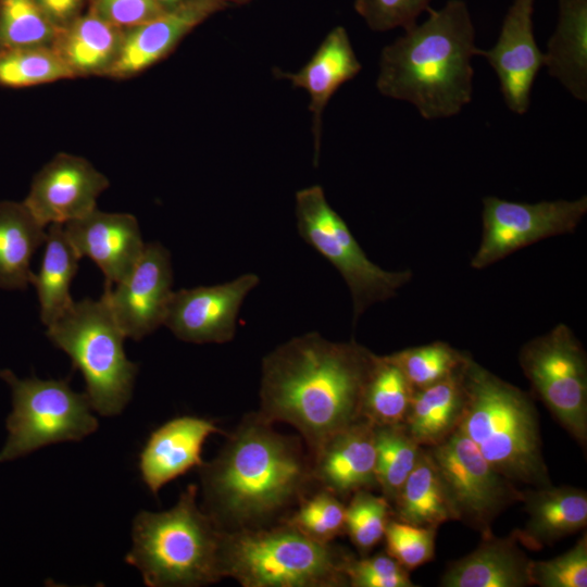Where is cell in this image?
<instances>
[{"label": "cell", "mask_w": 587, "mask_h": 587, "mask_svg": "<svg viewBox=\"0 0 587 587\" xmlns=\"http://www.w3.org/2000/svg\"><path fill=\"white\" fill-rule=\"evenodd\" d=\"M36 2L61 29L84 12L88 0H36Z\"/></svg>", "instance_id": "cell-42"}, {"label": "cell", "mask_w": 587, "mask_h": 587, "mask_svg": "<svg viewBox=\"0 0 587 587\" xmlns=\"http://www.w3.org/2000/svg\"><path fill=\"white\" fill-rule=\"evenodd\" d=\"M58 32L36 0H0V51L52 46Z\"/></svg>", "instance_id": "cell-33"}, {"label": "cell", "mask_w": 587, "mask_h": 587, "mask_svg": "<svg viewBox=\"0 0 587 587\" xmlns=\"http://www.w3.org/2000/svg\"><path fill=\"white\" fill-rule=\"evenodd\" d=\"M520 366L533 392L582 447L587 445V355L573 330L560 323L525 342Z\"/></svg>", "instance_id": "cell-10"}, {"label": "cell", "mask_w": 587, "mask_h": 587, "mask_svg": "<svg viewBox=\"0 0 587 587\" xmlns=\"http://www.w3.org/2000/svg\"><path fill=\"white\" fill-rule=\"evenodd\" d=\"M346 505L333 492L322 488L304 496L286 522L321 542H332L345 533Z\"/></svg>", "instance_id": "cell-36"}, {"label": "cell", "mask_w": 587, "mask_h": 587, "mask_svg": "<svg viewBox=\"0 0 587 587\" xmlns=\"http://www.w3.org/2000/svg\"><path fill=\"white\" fill-rule=\"evenodd\" d=\"M465 394L459 428L486 461L513 483L551 485L539 416L529 394L503 380L471 354L462 369Z\"/></svg>", "instance_id": "cell-4"}, {"label": "cell", "mask_w": 587, "mask_h": 587, "mask_svg": "<svg viewBox=\"0 0 587 587\" xmlns=\"http://www.w3.org/2000/svg\"><path fill=\"white\" fill-rule=\"evenodd\" d=\"M47 328L49 339L82 372L91 409L102 416L121 414L132 398L137 365L126 358V337L104 296L74 302Z\"/></svg>", "instance_id": "cell-7"}, {"label": "cell", "mask_w": 587, "mask_h": 587, "mask_svg": "<svg viewBox=\"0 0 587 587\" xmlns=\"http://www.w3.org/2000/svg\"><path fill=\"white\" fill-rule=\"evenodd\" d=\"M0 378L10 385L13 403L0 462L52 444L79 441L97 430L87 394L74 391L67 380L18 379L9 370L0 371Z\"/></svg>", "instance_id": "cell-9"}, {"label": "cell", "mask_w": 587, "mask_h": 587, "mask_svg": "<svg viewBox=\"0 0 587 587\" xmlns=\"http://www.w3.org/2000/svg\"><path fill=\"white\" fill-rule=\"evenodd\" d=\"M415 389L386 355H377L362 404V416L375 426L403 424Z\"/></svg>", "instance_id": "cell-30"}, {"label": "cell", "mask_w": 587, "mask_h": 587, "mask_svg": "<svg viewBox=\"0 0 587 587\" xmlns=\"http://www.w3.org/2000/svg\"><path fill=\"white\" fill-rule=\"evenodd\" d=\"M391 508L394 520L415 526L438 528L454 521L439 470L427 448H423Z\"/></svg>", "instance_id": "cell-28"}, {"label": "cell", "mask_w": 587, "mask_h": 587, "mask_svg": "<svg viewBox=\"0 0 587 587\" xmlns=\"http://www.w3.org/2000/svg\"><path fill=\"white\" fill-rule=\"evenodd\" d=\"M344 573L351 587H416L409 571L387 552L361 559L351 554Z\"/></svg>", "instance_id": "cell-39"}, {"label": "cell", "mask_w": 587, "mask_h": 587, "mask_svg": "<svg viewBox=\"0 0 587 587\" xmlns=\"http://www.w3.org/2000/svg\"><path fill=\"white\" fill-rule=\"evenodd\" d=\"M38 274L30 277L40 304V319L46 326L58 321L74 303L70 285L80 259L70 242L63 224H51Z\"/></svg>", "instance_id": "cell-29"}, {"label": "cell", "mask_w": 587, "mask_h": 587, "mask_svg": "<svg viewBox=\"0 0 587 587\" xmlns=\"http://www.w3.org/2000/svg\"><path fill=\"white\" fill-rule=\"evenodd\" d=\"M375 446L378 488L392 505L424 447L412 438L404 424L375 426Z\"/></svg>", "instance_id": "cell-31"}, {"label": "cell", "mask_w": 587, "mask_h": 587, "mask_svg": "<svg viewBox=\"0 0 587 587\" xmlns=\"http://www.w3.org/2000/svg\"><path fill=\"white\" fill-rule=\"evenodd\" d=\"M172 284L170 252L159 242H149L115 289L105 285L103 296L125 337L139 340L163 324Z\"/></svg>", "instance_id": "cell-14"}, {"label": "cell", "mask_w": 587, "mask_h": 587, "mask_svg": "<svg viewBox=\"0 0 587 587\" xmlns=\"http://www.w3.org/2000/svg\"><path fill=\"white\" fill-rule=\"evenodd\" d=\"M535 1L513 0L496 43L478 49L498 77L503 102L517 115L528 111L534 83L544 67V52L534 34Z\"/></svg>", "instance_id": "cell-16"}, {"label": "cell", "mask_w": 587, "mask_h": 587, "mask_svg": "<svg viewBox=\"0 0 587 587\" xmlns=\"http://www.w3.org/2000/svg\"><path fill=\"white\" fill-rule=\"evenodd\" d=\"M109 185L88 160L62 152L36 173L23 203L43 226L66 224L93 211Z\"/></svg>", "instance_id": "cell-15"}, {"label": "cell", "mask_w": 587, "mask_h": 587, "mask_svg": "<svg viewBox=\"0 0 587 587\" xmlns=\"http://www.w3.org/2000/svg\"><path fill=\"white\" fill-rule=\"evenodd\" d=\"M527 521L514 529L520 545L541 550L587 524V494L573 486H542L523 491Z\"/></svg>", "instance_id": "cell-22"}, {"label": "cell", "mask_w": 587, "mask_h": 587, "mask_svg": "<svg viewBox=\"0 0 587 587\" xmlns=\"http://www.w3.org/2000/svg\"><path fill=\"white\" fill-rule=\"evenodd\" d=\"M467 352L460 351L445 341L410 347L387 354L417 390L430 386L458 372L465 363Z\"/></svg>", "instance_id": "cell-34"}, {"label": "cell", "mask_w": 587, "mask_h": 587, "mask_svg": "<svg viewBox=\"0 0 587 587\" xmlns=\"http://www.w3.org/2000/svg\"><path fill=\"white\" fill-rule=\"evenodd\" d=\"M89 9L109 23L127 29L165 12L152 0H88Z\"/></svg>", "instance_id": "cell-41"}, {"label": "cell", "mask_w": 587, "mask_h": 587, "mask_svg": "<svg viewBox=\"0 0 587 587\" xmlns=\"http://www.w3.org/2000/svg\"><path fill=\"white\" fill-rule=\"evenodd\" d=\"M259 412L246 416L200 466L205 508L223 530L268 524L297 505L315 480L301 440L277 433Z\"/></svg>", "instance_id": "cell-2"}, {"label": "cell", "mask_w": 587, "mask_h": 587, "mask_svg": "<svg viewBox=\"0 0 587 587\" xmlns=\"http://www.w3.org/2000/svg\"><path fill=\"white\" fill-rule=\"evenodd\" d=\"M300 236L339 272L351 298L353 323L376 302L394 298L413 277L411 270L386 271L373 263L320 185L296 192Z\"/></svg>", "instance_id": "cell-8"}, {"label": "cell", "mask_w": 587, "mask_h": 587, "mask_svg": "<svg viewBox=\"0 0 587 587\" xmlns=\"http://www.w3.org/2000/svg\"><path fill=\"white\" fill-rule=\"evenodd\" d=\"M234 1H237V2H242V1H246V0H234Z\"/></svg>", "instance_id": "cell-44"}, {"label": "cell", "mask_w": 587, "mask_h": 587, "mask_svg": "<svg viewBox=\"0 0 587 587\" xmlns=\"http://www.w3.org/2000/svg\"><path fill=\"white\" fill-rule=\"evenodd\" d=\"M530 585L539 587L587 586V536H584L565 553L551 560L530 561Z\"/></svg>", "instance_id": "cell-38"}, {"label": "cell", "mask_w": 587, "mask_h": 587, "mask_svg": "<svg viewBox=\"0 0 587 587\" xmlns=\"http://www.w3.org/2000/svg\"><path fill=\"white\" fill-rule=\"evenodd\" d=\"M63 226L79 258L95 261L109 286L129 275L145 248L138 222L129 213H109L96 208Z\"/></svg>", "instance_id": "cell-18"}, {"label": "cell", "mask_w": 587, "mask_h": 587, "mask_svg": "<svg viewBox=\"0 0 587 587\" xmlns=\"http://www.w3.org/2000/svg\"><path fill=\"white\" fill-rule=\"evenodd\" d=\"M259 283L257 274L247 273L224 284L173 291L163 325L187 342L230 341L239 309Z\"/></svg>", "instance_id": "cell-13"}, {"label": "cell", "mask_w": 587, "mask_h": 587, "mask_svg": "<svg viewBox=\"0 0 587 587\" xmlns=\"http://www.w3.org/2000/svg\"><path fill=\"white\" fill-rule=\"evenodd\" d=\"M586 213V196L535 203L486 196L482 239L470 265L482 270L542 239L573 233Z\"/></svg>", "instance_id": "cell-12"}, {"label": "cell", "mask_w": 587, "mask_h": 587, "mask_svg": "<svg viewBox=\"0 0 587 587\" xmlns=\"http://www.w3.org/2000/svg\"><path fill=\"white\" fill-rule=\"evenodd\" d=\"M462 369L414 391L403 424L420 446H436L458 428L465 400Z\"/></svg>", "instance_id": "cell-26"}, {"label": "cell", "mask_w": 587, "mask_h": 587, "mask_svg": "<svg viewBox=\"0 0 587 587\" xmlns=\"http://www.w3.org/2000/svg\"><path fill=\"white\" fill-rule=\"evenodd\" d=\"M476 29L464 0L429 8L427 18L404 29L379 55L376 88L412 104L425 120L458 115L473 99Z\"/></svg>", "instance_id": "cell-3"}, {"label": "cell", "mask_w": 587, "mask_h": 587, "mask_svg": "<svg viewBox=\"0 0 587 587\" xmlns=\"http://www.w3.org/2000/svg\"><path fill=\"white\" fill-rule=\"evenodd\" d=\"M222 430L208 419L178 416L155 428L139 454L142 482L157 495L168 482L203 464L201 452L209 436Z\"/></svg>", "instance_id": "cell-20"}, {"label": "cell", "mask_w": 587, "mask_h": 587, "mask_svg": "<svg viewBox=\"0 0 587 587\" xmlns=\"http://www.w3.org/2000/svg\"><path fill=\"white\" fill-rule=\"evenodd\" d=\"M155 2L159 7H161L163 10H172L189 0H152Z\"/></svg>", "instance_id": "cell-43"}, {"label": "cell", "mask_w": 587, "mask_h": 587, "mask_svg": "<svg viewBox=\"0 0 587 587\" xmlns=\"http://www.w3.org/2000/svg\"><path fill=\"white\" fill-rule=\"evenodd\" d=\"M437 528L422 527L391 519L384 539L386 552L405 570H414L434 559Z\"/></svg>", "instance_id": "cell-37"}, {"label": "cell", "mask_w": 587, "mask_h": 587, "mask_svg": "<svg viewBox=\"0 0 587 587\" xmlns=\"http://www.w3.org/2000/svg\"><path fill=\"white\" fill-rule=\"evenodd\" d=\"M362 70L344 26L334 27L323 39L311 59L297 72L277 70V77L287 79L296 88L309 95L314 137V162L321 150L323 112L334 93L345 83L353 79Z\"/></svg>", "instance_id": "cell-21"}, {"label": "cell", "mask_w": 587, "mask_h": 587, "mask_svg": "<svg viewBox=\"0 0 587 587\" xmlns=\"http://www.w3.org/2000/svg\"><path fill=\"white\" fill-rule=\"evenodd\" d=\"M530 559L512 532L507 537H482L467 555L452 561L444 572L441 587H525L530 585Z\"/></svg>", "instance_id": "cell-23"}, {"label": "cell", "mask_w": 587, "mask_h": 587, "mask_svg": "<svg viewBox=\"0 0 587 587\" xmlns=\"http://www.w3.org/2000/svg\"><path fill=\"white\" fill-rule=\"evenodd\" d=\"M75 78L52 46L0 51V86L26 88Z\"/></svg>", "instance_id": "cell-32"}, {"label": "cell", "mask_w": 587, "mask_h": 587, "mask_svg": "<svg viewBox=\"0 0 587 587\" xmlns=\"http://www.w3.org/2000/svg\"><path fill=\"white\" fill-rule=\"evenodd\" d=\"M350 555L284 520L224 530L221 570L245 587H341L348 586L344 565Z\"/></svg>", "instance_id": "cell-6"}, {"label": "cell", "mask_w": 587, "mask_h": 587, "mask_svg": "<svg viewBox=\"0 0 587 587\" xmlns=\"http://www.w3.org/2000/svg\"><path fill=\"white\" fill-rule=\"evenodd\" d=\"M433 0H354L358 14L373 32L403 30L417 23Z\"/></svg>", "instance_id": "cell-40"}, {"label": "cell", "mask_w": 587, "mask_h": 587, "mask_svg": "<svg viewBox=\"0 0 587 587\" xmlns=\"http://www.w3.org/2000/svg\"><path fill=\"white\" fill-rule=\"evenodd\" d=\"M544 66L573 98L587 102V0H558Z\"/></svg>", "instance_id": "cell-24"}, {"label": "cell", "mask_w": 587, "mask_h": 587, "mask_svg": "<svg viewBox=\"0 0 587 587\" xmlns=\"http://www.w3.org/2000/svg\"><path fill=\"white\" fill-rule=\"evenodd\" d=\"M313 477L338 498L378 488L375 425L362 419L329 438L313 455Z\"/></svg>", "instance_id": "cell-19"}, {"label": "cell", "mask_w": 587, "mask_h": 587, "mask_svg": "<svg viewBox=\"0 0 587 587\" xmlns=\"http://www.w3.org/2000/svg\"><path fill=\"white\" fill-rule=\"evenodd\" d=\"M391 519V504L383 495L358 490L346 505L345 533L361 554H365L384 539Z\"/></svg>", "instance_id": "cell-35"}, {"label": "cell", "mask_w": 587, "mask_h": 587, "mask_svg": "<svg viewBox=\"0 0 587 587\" xmlns=\"http://www.w3.org/2000/svg\"><path fill=\"white\" fill-rule=\"evenodd\" d=\"M124 30L88 8L59 29L52 47L75 77L105 76L118 55Z\"/></svg>", "instance_id": "cell-25"}, {"label": "cell", "mask_w": 587, "mask_h": 587, "mask_svg": "<svg viewBox=\"0 0 587 587\" xmlns=\"http://www.w3.org/2000/svg\"><path fill=\"white\" fill-rule=\"evenodd\" d=\"M46 237L45 226L23 202H0V288H26L32 257Z\"/></svg>", "instance_id": "cell-27"}, {"label": "cell", "mask_w": 587, "mask_h": 587, "mask_svg": "<svg viewBox=\"0 0 587 587\" xmlns=\"http://www.w3.org/2000/svg\"><path fill=\"white\" fill-rule=\"evenodd\" d=\"M190 484L176 504L162 512H139L133 524V546L125 561L149 587H197L223 578L224 530L197 504Z\"/></svg>", "instance_id": "cell-5"}, {"label": "cell", "mask_w": 587, "mask_h": 587, "mask_svg": "<svg viewBox=\"0 0 587 587\" xmlns=\"http://www.w3.org/2000/svg\"><path fill=\"white\" fill-rule=\"evenodd\" d=\"M226 0H189L124 30L118 55L105 76L128 78L166 58L199 24L223 9Z\"/></svg>", "instance_id": "cell-17"}, {"label": "cell", "mask_w": 587, "mask_h": 587, "mask_svg": "<svg viewBox=\"0 0 587 587\" xmlns=\"http://www.w3.org/2000/svg\"><path fill=\"white\" fill-rule=\"evenodd\" d=\"M376 354L354 340L319 333L294 337L262 361L260 411L295 427L312 455L334 435L362 420Z\"/></svg>", "instance_id": "cell-1"}, {"label": "cell", "mask_w": 587, "mask_h": 587, "mask_svg": "<svg viewBox=\"0 0 587 587\" xmlns=\"http://www.w3.org/2000/svg\"><path fill=\"white\" fill-rule=\"evenodd\" d=\"M427 449L439 470L454 521L482 537L494 534L492 524L504 510L523 501V491L498 473L459 427Z\"/></svg>", "instance_id": "cell-11"}]
</instances>
